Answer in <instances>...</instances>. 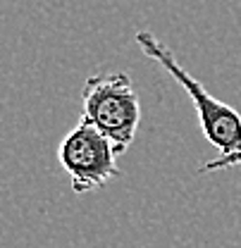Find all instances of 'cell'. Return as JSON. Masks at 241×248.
Returning <instances> with one entry per match:
<instances>
[{
  "label": "cell",
  "mask_w": 241,
  "mask_h": 248,
  "mask_svg": "<svg viewBox=\"0 0 241 248\" xmlns=\"http://www.w3.org/2000/svg\"><path fill=\"white\" fill-rule=\"evenodd\" d=\"M136 46L141 48V53L160 64L181 89L186 91L191 105L196 108L198 122L203 129L206 141L220 151L217 160H210L201 167V172H215V170H227V167H237L241 165V115L239 110H234L232 105L217 100L210 91L196 79L191 77V72H186L175 58V53L151 31H136L134 36Z\"/></svg>",
  "instance_id": "obj_1"
},
{
  "label": "cell",
  "mask_w": 241,
  "mask_h": 248,
  "mask_svg": "<svg viewBox=\"0 0 241 248\" xmlns=\"http://www.w3.org/2000/svg\"><path fill=\"white\" fill-rule=\"evenodd\" d=\"M81 122L105 134L117 155L127 153L141 124V100L131 77L127 72L89 77L81 89Z\"/></svg>",
  "instance_id": "obj_2"
},
{
  "label": "cell",
  "mask_w": 241,
  "mask_h": 248,
  "mask_svg": "<svg viewBox=\"0 0 241 248\" xmlns=\"http://www.w3.org/2000/svg\"><path fill=\"white\" fill-rule=\"evenodd\" d=\"M58 160L67 172L74 193H91L120 177L117 151L96 126L79 122L58 148Z\"/></svg>",
  "instance_id": "obj_3"
}]
</instances>
